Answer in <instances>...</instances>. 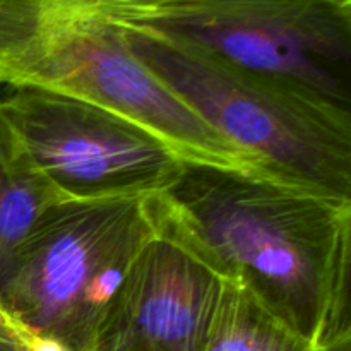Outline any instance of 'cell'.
Segmentation results:
<instances>
[{
    "instance_id": "cell-4",
    "label": "cell",
    "mask_w": 351,
    "mask_h": 351,
    "mask_svg": "<svg viewBox=\"0 0 351 351\" xmlns=\"http://www.w3.org/2000/svg\"><path fill=\"white\" fill-rule=\"evenodd\" d=\"M156 233L149 195L53 202L21 243L0 307L33 338L89 351L103 308Z\"/></svg>"
},
{
    "instance_id": "cell-12",
    "label": "cell",
    "mask_w": 351,
    "mask_h": 351,
    "mask_svg": "<svg viewBox=\"0 0 351 351\" xmlns=\"http://www.w3.org/2000/svg\"><path fill=\"white\" fill-rule=\"evenodd\" d=\"M328 351H351V338L345 339V341L338 343V345L331 346Z\"/></svg>"
},
{
    "instance_id": "cell-3",
    "label": "cell",
    "mask_w": 351,
    "mask_h": 351,
    "mask_svg": "<svg viewBox=\"0 0 351 351\" xmlns=\"http://www.w3.org/2000/svg\"><path fill=\"white\" fill-rule=\"evenodd\" d=\"M117 24L130 51L264 175L351 201L350 113L180 41Z\"/></svg>"
},
{
    "instance_id": "cell-11",
    "label": "cell",
    "mask_w": 351,
    "mask_h": 351,
    "mask_svg": "<svg viewBox=\"0 0 351 351\" xmlns=\"http://www.w3.org/2000/svg\"><path fill=\"white\" fill-rule=\"evenodd\" d=\"M105 2H113V3H129V5H153V3L178 2V0H105Z\"/></svg>"
},
{
    "instance_id": "cell-6",
    "label": "cell",
    "mask_w": 351,
    "mask_h": 351,
    "mask_svg": "<svg viewBox=\"0 0 351 351\" xmlns=\"http://www.w3.org/2000/svg\"><path fill=\"white\" fill-rule=\"evenodd\" d=\"M0 141L62 201L156 194L185 160L141 123L38 86L0 84Z\"/></svg>"
},
{
    "instance_id": "cell-5",
    "label": "cell",
    "mask_w": 351,
    "mask_h": 351,
    "mask_svg": "<svg viewBox=\"0 0 351 351\" xmlns=\"http://www.w3.org/2000/svg\"><path fill=\"white\" fill-rule=\"evenodd\" d=\"M113 21L295 86L351 115V0H98Z\"/></svg>"
},
{
    "instance_id": "cell-8",
    "label": "cell",
    "mask_w": 351,
    "mask_h": 351,
    "mask_svg": "<svg viewBox=\"0 0 351 351\" xmlns=\"http://www.w3.org/2000/svg\"><path fill=\"white\" fill-rule=\"evenodd\" d=\"M201 351H328L291 331L235 281L223 280Z\"/></svg>"
},
{
    "instance_id": "cell-10",
    "label": "cell",
    "mask_w": 351,
    "mask_h": 351,
    "mask_svg": "<svg viewBox=\"0 0 351 351\" xmlns=\"http://www.w3.org/2000/svg\"><path fill=\"white\" fill-rule=\"evenodd\" d=\"M0 351H34V338L19 328L0 307Z\"/></svg>"
},
{
    "instance_id": "cell-9",
    "label": "cell",
    "mask_w": 351,
    "mask_h": 351,
    "mask_svg": "<svg viewBox=\"0 0 351 351\" xmlns=\"http://www.w3.org/2000/svg\"><path fill=\"white\" fill-rule=\"evenodd\" d=\"M57 201L62 199L50 185L23 167L0 141V291L33 223Z\"/></svg>"
},
{
    "instance_id": "cell-7",
    "label": "cell",
    "mask_w": 351,
    "mask_h": 351,
    "mask_svg": "<svg viewBox=\"0 0 351 351\" xmlns=\"http://www.w3.org/2000/svg\"><path fill=\"white\" fill-rule=\"evenodd\" d=\"M221 290L211 267L156 233L103 308L89 351H201Z\"/></svg>"
},
{
    "instance_id": "cell-2",
    "label": "cell",
    "mask_w": 351,
    "mask_h": 351,
    "mask_svg": "<svg viewBox=\"0 0 351 351\" xmlns=\"http://www.w3.org/2000/svg\"><path fill=\"white\" fill-rule=\"evenodd\" d=\"M0 84L86 99L141 123L185 160L263 173L130 51L98 0H0Z\"/></svg>"
},
{
    "instance_id": "cell-1",
    "label": "cell",
    "mask_w": 351,
    "mask_h": 351,
    "mask_svg": "<svg viewBox=\"0 0 351 351\" xmlns=\"http://www.w3.org/2000/svg\"><path fill=\"white\" fill-rule=\"evenodd\" d=\"M149 206L158 233L242 285L308 343L329 350L351 338V201L184 160Z\"/></svg>"
}]
</instances>
